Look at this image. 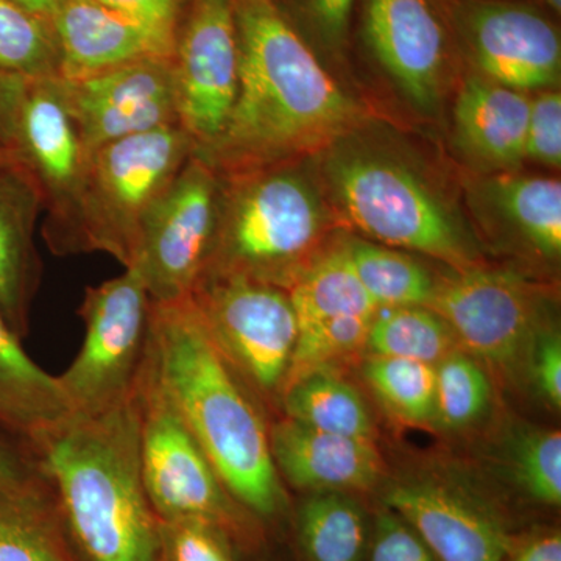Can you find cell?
Instances as JSON below:
<instances>
[{"mask_svg":"<svg viewBox=\"0 0 561 561\" xmlns=\"http://www.w3.org/2000/svg\"><path fill=\"white\" fill-rule=\"evenodd\" d=\"M432 311L451 327L474 359L508 367L537 334V302L529 284L507 272L468 267L435 279Z\"/></svg>","mask_w":561,"mask_h":561,"instance_id":"cell-15","label":"cell"},{"mask_svg":"<svg viewBox=\"0 0 561 561\" xmlns=\"http://www.w3.org/2000/svg\"><path fill=\"white\" fill-rule=\"evenodd\" d=\"M471 206L545 260L561 254V183L556 179L500 173L478 181Z\"/></svg>","mask_w":561,"mask_h":561,"instance_id":"cell-22","label":"cell"},{"mask_svg":"<svg viewBox=\"0 0 561 561\" xmlns=\"http://www.w3.org/2000/svg\"><path fill=\"white\" fill-rule=\"evenodd\" d=\"M72 415L57 376L28 356L0 316V430L35 454L47 435Z\"/></svg>","mask_w":561,"mask_h":561,"instance_id":"cell-23","label":"cell"},{"mask_svg":"<svg viewBox=\"0 0 561 561\" xmlns=\"http://www.w3.org/2000/svg\"><path fill=\"white\" fill-rule=\"evenodd\" d=\"M20 77L0 72V147L9 150L11 116L20 91Z\"/></svg>","mask_w":561,"mask_h":561,"instance_id":"cell-43","label":"cell"},{"mask_svg":"<svg viewBox=\"0 0 561 561\" xmlns=\"http://www.w3.org/2000/svg\"><path fill=\"white\" fill-rule=\"evenodd\" d=\"M327 225L316 184L295 162L221 179L219 217L202 276L291 284Z\"/></svg>","mask_w":561,"mask_h":561,"instance_id":"cell-5","label":"cell"},{"mask_svg":"<svg viewBox=\"0 0 561 561\" xmlns=\"http://www.w3.org/2000/svg\"><path fill=\"white\" fill-rule=\"evenodd\" d=\"M43 195L21 164L0 169V316L24 341L43 279L35 243Z\"/></svg>","mask_w":561,"mask_h":561,"instance_id":"cell-20","label":"cell"},{"mask_svg":"<svg viewBox=\"0 0 561 561\" xmlns=\"http://www.w3.org/2000/svg\"><path fill=\"white\" fill-rule=\"evenodd\" d=\"M161 561H238L231 541L201 522H161Z\"/></svg>","mask_w":561,"mask_h":561,"instance_id":"cell-35","label":"cell"},{"mask_svg":"<svg viewBox=\"0 0 561 561\" xmlns=\"http://www.w3.org/2000/svg\"><path fill=\"white\" fill-rule=\"evenodd\" d=\"M146 365L231 496L265 527L286 518L267 424L191 297L151 301Z\"/></svg>","mask_w":561,"mask_h":561,"instance_id":"cell-2","label":"cell"},{"mask_svg":"<svg viewBox=\"0 0 561 561\" xmlns=\"http://www.w3.org/2000/svg\"><path fill=\"white\" fill-rule=\"evenodd\" d=\"M365 38L376 60L415 108L440 103L449 32L432 0H367Z\"/></svg>","mask_w":561,"mask_h":561,"instance_id":"cell-17","label":"cell"},{"mask_svg":"<svg viewBox=\"0 0 561 561\" xmlns=\"http://www.w3.org/2000/svg\"><path fill=\"white\" fill-rule=\"evenodd\" d=\"M298 331L343 317L375 316L378 305L339 249L298 273L289 294Z\"/></svg>","mask_w":561,"mask_h":561,"instance_id":"cell-27","label":"cell"},{"mask_svg":"<svg viewBox=\"0 0 561 561\" xmlns=\"http://www.w3.org/2000/svg\"><path fill=\"white\" fill-rule=\"evenodd\" d=\"M221 179L192 154L151 210L140 232L136 268L153 302L190 297L208 262L216 232Z\"/></svg>","mask_w":561,"mask_h":561,"instance_id":"cell-12","label":"cell"},{"mask_svg":"<svg viewBox=\"0 0 561 561\" xmlns=\"http://www.w3.org/2000/svg\"><path fill=\"white\" fill-rule=\"evenodd\" d=\"M379 502L398 513L438 561H501L516 531L500 501L459 479H400Z\"/></svg>","mask_w":561,"mask_h":561,"instance_id":"cell-13","label":"cell"},{"mask_svg":"<svg viewBox=\"0 0 561 561\" xmlns=\"http://www.w3.org/2000/svg\"><path fill=\"white\" fill-rule=\"evenodd\" d=\"M9 150L43 195L47 245L51 253L66 256L90 151L70 116L60 77L21 79Z\"/></svg>","mask_w":561,"mask_h":561,"instance_id":"cell-10","label":"cell"},{"mask_svg":"<svg viewBox=\"0 0 561 561\" xmlns=\"http://www.w3.org/2000/svg\"><path fill=\"white\" fill-rule=\"evenodd\" d=\"M61 87L90 154L114 140L179 125L173 57L146 58L84 79H61Z\"/></svg>","mask_w":561,"mask_h":561,"instance_id":"cell-16","label":"cell"},{"mask_svg":"<svg viewBox=\"0 0 561 561\" xmlns=\"http://www.w3.org/2000/svg\"><path fill=\"white\" fill-rule=\"evenodd\" d=\"M54 25L13 0H0V72L20 79L60 77Z\"/></svg>","mask_w":561,"mask_h":561,"instance_id":"cell-30","label":"cell"},{"mask_svg":"<svg viewBox=\"0 0 561 561\" xmlns=\"http://www.w3.org/2000/svg\"><path fill=\"white\" fill-rule=\"evenodd\" d=\"M173 66L179 125L198 153L219 138L238 94L234 0H190L176 38Z\"/></svg>","mask_w":561,"mask_h":561,"instance_id":"cell-14","label":"cell"},{"mask_svg":"<svg viewBox=\"0 0 561 561\" xmlns=\"http://www.w3.org/2000/svg\"><path fill=\"white\" fill-rule=\"evenodd\" d=\"M13 2L21 5L22 9L32 11L36 16L51 22V18H54L55 11L58 10L62 0H13Z\"/></svg>","mask_w":561,"mask_h":561,"instance_id":"cell-44","label":"cell"},{"mask_svg":"<svg viewBox=\"0 0 561 561\" xmlns=\"http://www.w3.org/2000/svg\"><path fill=\"white\" fill-rule=\"evenodd\" d=\"M343 250L378 308L430 305L435 289L434 276L409 254L359 239L346 242Z\"/></svg>","mask_w":561,"mask_h":561,"instance_id":"cell-29","label":"cell"},{"mask_svg":"<svg viewBox=\"0 0 561 561\" xmlns=\"http://www.w3.org/2000/svg\"><path fill=\"white\" fill-rule=\"evenodd\" d=\"M60 47V77L84 79L151 57H173V46L99 0H62L51 18Z\"/></svg>","mask_w":561,"mask_h":561,"instance_id":"cell-18","label":"cell"},{"mask_svg":"<svg viewBox=\"0 0 561 561\" xmlns=\"http://www.w3.org/2000/svg\"><path fill=\"white\" fill-rule=\"evenodd\" d=\"M542 2L546 3V5L549 7V9L557 11V13H560L561 11V0H542Z\"/></svg>","mask_w":561,"mask_h":561,"instance_id":"cell-46","label":"cell"},{"mask_svg":"<svg viewBox=\"0 0 561 561\" xmlns=\"http://www.w3.org/2000/svg\"><path fill=\"white\" fill-rule=\"evenodd\" d=\"M157 33L175 49L190 0H99Z\"/></svg>","mask_w":561,"mask_h":561,"instance_id":"cell-39","label":"cell"},{"mask_svg":"<svg viewBox=\"0 0 561 561\" xmlns=\"http://www.w3.org/2000/svg\"><path fill=\"white\" fill-rule=\"evenodd\" d=\"M373 522L356 494L316 491L291 512L290 529L301 561H368Z\"/></svg>","mask_w":561,"mask_h":561,"instance_id":"cell-24","label":"cell"},{"mask_svg":"<svg viewBox=\"0 0 561 561\" xmlns=\"http://www.w3.org/2000/svg\"><path fill=\"white\" fill-rule=\"evenodd\" d=\"M368 561H438V559L398 513L379 504L373 522Z\"/></svg>","mask_w":561,"mask_h":561,"instance_id":"cell-37","label":"cell"},{"mask_svg":"<svg viewBox=\"0 0 561 561\" xmlns=\"http://www.w3.org/2000/svg\"><path fill=\"white\" fill-rule=\"evenodd\" d=\"M234 2L238 94L219 138L194 151L221 179L330 149L362 121L276 0Z\"/></svg>","mask_w":561,"mask_h":561,"instance_id":"cell-1","label":"cell"},{"mask_svg":"<svg viewBox=\"0 0 561 561\" xmlns=\"http://www.w3.org/2000/svg\"><path fill=\"white\" fill-rule=\"evenodd\" d=\"M440 11L476 76L523 92L559 87L560 33L537 7L524 0H446Z\"/></svg>","mask_w":561,"mask_h":561,"instance_id":"cell-11","label":"cell"},{"mask_svg":"<svg viewBox=\"0 0 561 561\" xmlns=\"http://www.w3.org/2000/svg\"><path fill=\"white\" fill-rule=\"evenodd\" d=\"M217 348L261 394H280L298 339L283 287L234 275H205L190 295Z\"/></svg>","mask_w":561,"mask_h":561,"instance_id":"cell-9","label":"cell"},{"mask_svg":"<svg viewBox=\"0 0 561 561\" xmlns=\"http://www.w3.org/2000/svg\"><path fill=\"white\" fill-rule=\"evenodd\" d=\"M324 154L323 176L337 209L357 230L391 249L474 267L478 250L451 205L408 162L345 138Z\"/></svg>","mask_w":561,"mask_h":561,"instance_id":"cell-4","label":"cell"},{"mask_svg":"<svg viewBox=\"0 0 561 561\" xmlns=\"http://www.w3.org/2000/svg\"><path fill=\"white\" fill-rule=\"evenodd\" d=\"M276 471L305 493L356 494L379 482L381 457L373 440L343 437L284 416L268 430Z\"/></svg>","mask_w":561,"mask_h":561,"instance_id":"cell-19","label":"cell"},{"mask_svg":"<svg viewBox=\"0 0 561 561\" xmlns=\"http://www.w3.org/2000/svg\"><path fill=\"white\" fill-rule=\"evenodd\" d=\"M41 476L43 472L32 449L0 430V491L20 489Z\"/></svg>","mask_w":561,"mask_h":561,"instance_id":"cell-41","label":"cell"},{"mask_svg":"<svg viewBox=\"0 0 561 561\" xmlns=\"http://www.w3.org/2000/svg\"><path fill=\"white\" fill-rule=\"evenodd\" d=\"M491 386L474 357L456 350L435 365L434 420L446 431L467 430L490 405Z\"/></svg>","mask_w":561,"mask_h":561,"instance_id":"cell-31","label":"cell"},{"mask_svg":"<svg viewBox=\"0 0 561 561\" xmlns=\"http://www.w3.org/2000/svg\"><path fill=\"white\" fill-rule=\"evenodd\" d=\"M138 393L140 471L160 522L205 523L220 530L238 553L260 552L267 527L231 496L146 364Z\"/></svg>","mask_w":561,"mask_h":561,"instance_id":"cell-7","label":"cell"},{"mask_svg":"<svg viewBox=\"0 0 561 561\" xmlns=\"http://www.w3.org/2000/svg\"><path fill=\"white\" fill-rule=\"evenodd\" d=\"M364 376L379 401L408 423L434 420L435 365L371 356Z\"/></svg>","mask_w":561,"mask_h":561,"instance_id":"cell-32","label":"cell"},{"mask_svg":"<svg viewBox=\"0 0 561 561\" xmlns=\"http://www.w3.org/2000/svg\"><path fill=\"white\" fill-rule=\"evenodd\" d=\"M80 561H161V522L140 471L139 393L103 415H72L35 449Z\"/></svg>","mask_w":561,"mask_h":561,"instance_id":"cell-3","label":"cell"},{"mask_svg":"<svg viewBox=\"0 0 561 561\" xmlns=\"http://www.w3.org/2000/svg\"><path fill=\"white\" fill-rule=\"evenodd\" d=\"M530 99L481 76L468 77L454 105V139L483 171L513 172L526 160Z\"/></svg>","mask_w":561,"mask_h":561,"instance_id":"cell-21","label":"cell"},{"mask_svg":"<svg viewBox=\"0 0 561 561\" xmlns=\"http://www.w3.org/2000/svg\"><path fill=\"white\" fill-rule=\"evenodd\" d=\"M194 151L180 125L92 151L66 256L106 253L130 268L147 217Z\"/></svg>","mask_w":561,"mask_h":561,"instance_id":"cell-6","label":"cell"},{"mask_svg":"<svg viewBox=\"0 0 561 561\" xmlns=\"http://www.w3.org/2000/svg\"><path fill=\"white\" fill-rule=\"evenodd\" d=\"M371 356L437 365L459 341L448 323L430 306L379 308L368 331Z\"/></svg>","mask_w":561,"mask_h":561,"instance_id":"cell-28","label":"cell"},{"mask_svg":"<svg viewBox=\"0 0 561 561\" xmlns=\"http://www.w3.org/2000/svg\"><path fill=\"white\" fill-rule=\"evenodd\" d=\"M356 0H289L298 18L330 50H341L348 38Z\"/></svg>","mask_w":561,"mask_h":561,"instance_id":"cell-38","label":"cell"},{"mask_svg":"<svg viewBox=\"0 0 561 561\" xmlns=\"http://www.w3.org/2000/svg\"><path fill=\"white\" fill-rule=\"evenodd\" d=\"M83 345L57 376L73 415L94 416L119 408L138 390L149 351L151 298L136 268L88 287L79 308Z\"/></svg>","mask_w":561,"mask_h":561,"instance_id":"cell-8","label":"cell"},{"mask_svg":"<svg viewBox=\"0 0 561 561\" xmlns=\"http://www.w3.org/2000/svg\"><path fill=\"white\" fill-rule=\"evenodd\" d=\"M526 160L549 169L561 165V94L546 90L530 99Z\"/></svg>","mask_w":561,"mask_h":561,"instance_id":"cell-36","label":"cell"},{"mask_svg":"<svg viewBox=\"0 0 561 561\" xmlns=\"http://www.w3.org/2000/svg\"><path fill=\"white\" fill-rule=\"evenodd\" d=\"M530 371L535 386L553 409L561 405V341L552 331L538 330L530 343Z\"/></svg>","mask_w":561,"mask_h":561,"instance_id":"cell-40","label":"cell"},{"mask_svg":"<svg viewBox=\"0 0 561 561\" xmlns=\"http://www.w3.org/2000/svg\"><path fill=\"white\" fill-rule=\"evenodd\" d=\"M512 476L527 501L545 508L561 504V434L530 431L513 446Z\"/></svg>","mask_w":561,"mask_h":561,"instance_id":"cell-34","label":"cell"},{"mask_svg":"<svg viewBox=\"0 0 561 561\" xmlns=\"http://www.w3.org/2000/svg\"><path fill=\"white\" fill-rule=\"evenodd\" d=\"M373 317H343L298 331L284 390L298 379L313 371L327 370L328 365L367 348Z\"/></svg>","mask_w":561,"mask_h":561,"instance_id":"cell-33","label":"cell"},{"mask_svg":"<svg viewBox=\"0 0 561 561\" xmlns=\"http://www.w3.org/2000/svg\"><path fill=\"white\" fill-rule=\"evenodd\" d=\"M501 561H561L559 526L542 524L515 531Z\"/></svg>","mask_w":561,"mask_h":561,"instance_id":"cell-42","label":"cell"},{"mask_svg":"<svg viewBox=\"0 0 561 561\" xmlns=\"http://www.w3.org/2000/svg\"><path fill=\"white\" fill-rule=\"evenodd\" d=\"M13 164H20V162H18L16 160V157H14V154L11 153L10 150L0 147V169L9 168V165Z\"/></svg>","mask_w":561,"mask_h":561,"instance_id":"cell-45","label":"cell"},{"mask_svg":"<svg viewBox=\"0 0 561 561\" xmlns=\"http://www.w3.org/2000/svg\"><path fill=\"white\" fill-rule=\"evenodd\" d=\"M284 416L312 430L373 440L375 426L364 398L327 370L313 371L283 391Z\"/></svg>","mask_w":561,"mask_h":561,"instance_id":"cell-26","label":"cell"},{"mask_svg":"<svg viewBox=\"0 0 561 561\" xmlns=\"http://www.w3.org/2000/svg\"><path fill=\"white\" fill-rule=\"evenodd\" d=\"M0 561H80L44 476L0 491Z\"/></svg>","mask_w":561,"mask_h":561,"instance_id":"cell-25","label":"cell"}]
</instances>
